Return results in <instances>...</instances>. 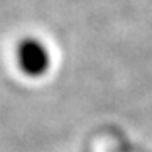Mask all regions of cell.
Here are the masks:
<instances>
[{"mask_svg": "<svg viewBox=\"0 0 152 152\" xmlns=\"http://www.w3.org/2000/svg\"><path fill=\"white\" fill-rule=\"evenodd\" d=\"M19 69L29 78H41L51 68V51L41 39L26 37L15 49Z\"/></svg>", "mask_w": 152, "mask_h": 152, "instance_id": "cell-1", "label": "cell"}]
</instances>
